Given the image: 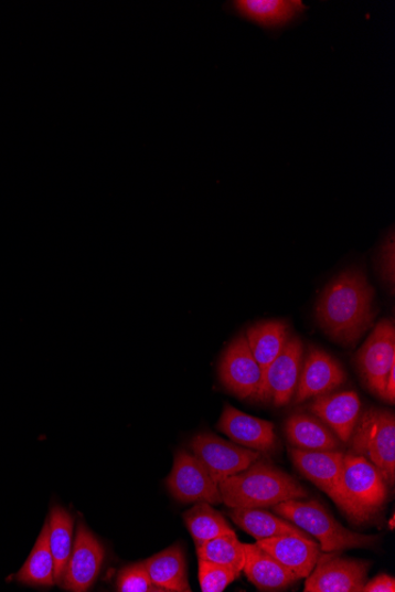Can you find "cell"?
I'll return each instance as SVG.
<instances>
[{
    "mask_svg": "<svg viewBox=\"0 0 395 592\" xmlns=\"http://www.w3.org/2000/svg\"><path fill=\"white\" fill-rule=\"evenodd\" d=\"M217 429L246 448L259 453L275 450L277 438L273 422L245 414L232 404H225Z\"/></svg>",
    "mask_w": 395,
    "mask_h": 592,
    "instance_id": "cell-15",
    "label": "cell"
},
{
    "mask_svg": "<svg viewBox=\"0 0 395 592\" xmlns=\"http://www.w3.org/2000/svg\"><path fill=\"white\" fill-rule=\"evenodd\" d=\"M351 453L372 463L388 486L395 482V416L386 410L369 409L361 413L351 436Z\"/></svg>",
    "mask_w": 395,
    "mask_h": 592,
    "instance_id": "cell-5",
    "label": "cell"
},
{
    "mask_svg": "<svg viewBox=\"0 0 395 592\" xmlns=\"http://www.w3.org/2000/svg\"><path fill=\"white\" fill-rule=\"evenodd\" d=\"M218 486L223 504L232 509H266L279 503L308 497V490L298 480L260 459Z\"/></svg>",
    "mask_w": 395,
    "mask_h": 592,
    "instance_id": "cell-2",
    "label": "cell"
},
{
    "mask_svg": "<svg viewBox=\"0 0 395 592\" xmlns=\"http://www.w3.org/2000/svg\"><path fill=\"white\" fill-rule=\"evenodd\" d=\"M257 545L299 580L309 577L321 556L320 546L310 538L279 536L257 540Z\"/></svg>",
    "mask_w": 395,
    "mask_h": 592,
    "instance_id": "cell-17",
    "label": "cell"
},
{
    "mask_svg": "<svg viewBox=\"0 0 395 592\" xmlns=\"http://www.w3.org/2000/svg\"><path fill=\"white\" fill-rule=\"evenodd\" d=\"M344 370L331 355L318 348H310L295 392V402L302 403L331 394L345 382Z\"/></svg>",
    "mask_w": 395,
    "mask_h": 592,
    "instance_id": "cell-13",
    "label": "cell"
},
{
    "mask_svg": "<svg viewBox=\"0 0 395 592\" xmlns=\"http://www.w3.org/2000/svg\"><path fill=\"white\" fill-rule=\"evenodd\" d=\"M372 563L339 556H324L307 578L306 592H361Z\"/></svg>",
    "mask_w": 395,
    "mask_h": 592,
    "instance_id": "cell-11",
    "label": "cell"
},
{
    "mask_svg": "<svg viewBox=\"0 0 395 592\" xmlns=\"http://www.w3.org/2000/svg\"><path fill=\"white\" fill-rule=\"evenodd\" d=\"M246 578L259 590L266 592L284 591L300 580L257 543L245 545Z\"/></svg>",
    "mask_w": 395,
    "mask_h": 592,
    "instance_id": "cell-18",
    "label": "cell"
},
{
    "mask_svg": "<svg viewBox=\"0 0 395 592\" xmlns=\"http://www.w3.org/2000/svg\"><path fill=\"white\" fill-rule=\"evenodd\" d=\"M387 498L388 485L382 473L364 456L344 454L339 509L362 526L383 511Z\"/></svg>",
    "mask_w": 395,
    "mask_h": 592,
    "instance_id": "cell-3",
    "label": "cell"
},
{
    "mask_svg": "<svg viewBox=\"0 0 395 592\" xmlns=\"http://www.w3.org/2000/svg\"><path fill=\"white\" fill-rule=\"evenodd\" d=\"M289 455L296 468L337 504L344 454L340 451H305L291 447Z\"/></svg>",
    "mask_w": 395,
    "mask_h": 592,
    "instance_id": "cell-14",
    "label": "cell"
},
{
    "mask_svg": "<svg viewBox=\"0 0 395 592\" xmlns=\"http://www.w3.org/2000/svg\"><path fill=\"white\" fill-rule=\"evenodd\" d=\"M117 586L120 592H164L151 580L143 562L124 568L119 573Z\"/></svg>",
    "mask_w": 395,
    "mask_h": 592,
    "instance_id": "cell-29",
    "label": "cell"
},
{
    "mask_svg": "<svg viewBox=\"0 0 395 592\" xmlns=\"http://www.w3.org/2000/svg\"><path fill=\"white\" fill-rule=\"evenodd\" d=\"M185 526L195 547L218 536L235 532L221 512L209 503H198L184 514Z\"/></svg>",
    "mask_w": 395,
    "mask_h": 592,
    "instance_id": "cell-26",
    "label": "cell"
},
{
    "mask_svg": "<svg viewBox=\"0 0 395 592\" xmlns=\"http://www.w3.org/2000/svg\"><path fill=\"white\" fill-rule=\"evenodd\" d=\"M218 374L229 393L241 400H257L263 376L245 335L238 336L223 352Z\"/></svg>",
    "mask_w": 395,
    "mask_h": 592,
    "instance_id": "cell-9",
    "label": "cell"
},
{
    "mask_svg": "<svg viewBox=\"0 0 395 592\" xmlns=\"http://www.w3.org/2000/svg\"><path fill=\"white\" fill-rule=\"evenodd\" d=\"M198 561H200L198 563V578H200L203 592H223L241 577L232 568L201 560Z\"/></svg>",
    "mask_w": 395,
    "mask_h": 592,
    "instance_id": "cell-28",
    "label": "cell"
},
{
    "mask_svg": "<svg viewBox=\"0 0 395 592\" xmlns=\"http://www.w3.org/2000/svg\"><path fill=\"white\" fill-rule=\"evenodd\" d=\"M359 374L370 391L383 398L386 380L395 367V328L389 319L378 324L355 355Z\"/></svg>",
    "mask_w": 395,
    "mask_h": 592,
    "instance_id": "cell-6",
    "label": "cell"
},
{
    "mask_svg": "<svg viewBox=\"0 0 395 592\" xmlns=\"http://www.w3.org/2000/svg\"><path fill=\"white\" fill-rule=\"evenodd\" d=\"M286 435L292 448L305 451H339L340 438L324 422L296 413L286 422Z\"/></svg>",
    "mask_w": 395,
    "mask_h": 592,
    "instance_id": "cell-21",
    "label": "cell"
},
{
    "mask_svg": "<svg viewBox=\"0 0 395 592\" xmlns=\"http://www.w3.org/2000/svg\"><path fill=\"white\" fill-rule=\"evenodd\" d=\"M233 8L244 20L267 30L282 29L306 11L300 0H238Z\"/></svg>",
    "mask_w": 395,
    "mask_h": 592,
    "instance_id": "cell-19",
    "label": "cell"
},
{
    "mask_svg": "<svg viewBox=\"0 0 395 592\" xmlns=\"http://www.w3.org/2000/svg\"><path fill=\"white\" fill-rule=\"evenodd\" d=\"M192 454L217 484L252 466L260 453L239 447L212 433L196 434L190 444Z\"/></svg>",
    "mask_w": 395,
    "mask_h": 592,
    "instance_id": "cell-7",
    "label": "cell"
},
{
    "mask_svg": "<svg viewBox=\"0 0 395 592\" xmlns=\"http://www.w3.org/2000/svg\"><path fill=\"white\" fill-rule=\"evenodd\" d=\"M198 560L232 568L241 574L245 564V545L235 532L225 533L196 547Z\"/></svg>",
    "mask_w": 395,
    "mask_h": 592,
    "instance_id": "cell-27",
    "label": "cell"
},
{
    "mask_svg": "<svg viewBox=\"0 0 395 592\" xmlns=\"http://www.w3.org/2000/svg\"><path fill=\"white\" fill-rule=\"evenodd\" d=\"M151 580L164 592H191L183 548L174 545L143 562Z\"/></svg>",
    "mask_w": 395,
    "mask_h": 592,
    "instance_id": "cell-20",
    "label": "cell"
},
{
    "mask_svg": "<svg viewBox=\"0 0 395 592\" xmlns=\"http://www.w3.org/2000/svg\"><path fill=\"white\" fill-rule=\"evenodd\" d=\"M167 485L172 497L180 503L223 504L218 484L206 467L185 450L175 453Z\"/></svg>",
    "mask_w": 395,
    "mask_h": 592,
    "instance_id": "cell-8",
    "label": "cell"
},
{
    "mask_svg": "<svg viewBox=\"0 0 395 592\" xmlns=\"http://www.w3.org/2000/svg\"><path fill=\"white\" fill-rule=\"evenodd\" d=\"M228 516L237 527L256 540L279 536L309 538L295 524L263 509H233Z\"/></svg>",
    "mask_w": 395,
    "mask_h": 592,
    "instance_id": "cell-23",
    "label": "cell"
},
{
    "mask_svg": "<svg viewBox=\"0 0 395 592\" xmlns=\"http://www.w3.org/2000/svg\"><path fill=\"white\" fill-rule=\"evenodd\" d=\"M383 400L386 402L394 404L395 401V367L391 370V373L386 380Z\"/></svg>",
    "mask_w": 395,
    "mask_h": 592,
    "instance_id": "cell-32",
    "label": "cell"
},
{
    "mask_svg": "<svg viewBox=\"0 0 395 592\" xmlns=\"http://www.w3.org/2000/svg\"><path fill=\"white\" fill-rule=\"evenodd\" d=\"M104 560L105 548L85 524L79 522L61 586L74 592L88 591L100 574Z\"/></svg>",
    "mask_w": 395,
    "mask_h": 592,
    "instance_id": "cell-12",
    "label": "cell"
},
{
    "mask_svg": "<svg viewBox=\"0 0 395 592\" xmlns=\"http://www.w3.org/2000/svg\"><path fill=\"white\" fill-rule=\"evenodd\" d=\"M49 545L54 558L55 582L61 585L73 550L74 518L63 507L54 506L49 515Z\"/></svg>",
    "mask_w": 395,
    "mask_h": 592,
    "instance_id": "cell-24",
    "label": "cell"
},
{
    "mask_svg": "<svg viewBox=\"0 0 395 592\" xmlns=\"http://www.w3.org/2000/svg\"><path fill=\"white\" fill-rule=\"evenodd\" d=\"M273 510L314 536L320 541L321 550L327 553L372 548L378 541L377 536L362 535L343 528L317 500L291 499L273 506Z\"/></svg>",
    "mask_w": 395,
    "mask_h": 592,
    "instance_id": "cell-4",
    "label": "cell"
},
{
    "mask_svg": "<svg viewBox=\"0 0 395 592\" xmlns=\"http://www.w3.org/2000/svg\"><path fill=\"white\" fill-rule=\"evenodd\" d=\"M395 581L388 574L383 573L366 582L361 592H394Z\"/></svg>",
    "mask_w": 395,
    "mask_h": 592,
    "instance_id": "cell-31",
    "label": "cell"
},
{
    "mask_svg": "<svg viewBox=\"0 0 395 592\" xmlns=\"http://www.w3.org/2000/svg\"><path fill=\"white\" fill-rule=\"evenodd\" d=\"M374 290L359 268H349L329 282L317 307L322 330L344 347H353L372 326Z\"/></svg>",
    "mask_w": 395,
    "mask_h": 592,
    "instance_id": "cell-1",
    "label": "cell"
},
{
    "mask_svg": "<svg viewBox=\"0 0 395 592\" xmlns=\"http://www.w3.org/2000/svg\"><path fill=\"white\" fill-rule=\"evenodd\" d=\"M382 271L384 278L391 285H394V233H391L389 239L386 240L381 252Z\"/></svg>",
    "mask_w": 395,
    "mask_h": 592,
    "instance_id": "cell-30",
    "label": "cell"
},
{
    "mask_svg": "<svg viewBox=\"0 0 395 592\" xmlns=\"http://www.w3.org/2000/svg\"><path fill=\"white\" fill-rule=\"evenodd\" d=\"M302 359V341L298 336L289 337L286 347L263 377L257 401H271L277 408L290 403L298 388Z\"/></svg>",
    "mask_w": 395,
    "mask_h": 592,
    "instance_id": "cell-10",
    "label": "cell"
},
{
    "mask_svg": "<svg viewBox=\"0 0 395 592\" xmlns=\"http://www.w3.org/2000/svg\"><path fill=\"white\" fill-rule=\"evenodd\" d=\"M361 408L355 392H342L318 397L308 409L335 433L341 443L348 444L361 415Z\"/></svg>",
    "mask_w": 395,
    "mask_h": 592,
    "instance_id": "cell-16",
    "label": "cell"
},
{
    "mask_svg": "<svg viewBox=\"0 0 395 592\" xmlns=\"http://www.w3.org/2000/svg\"><path fill=\"white\" fill-rule=\"evenodd\" d=\"M246 341L265 377L270 364L281 353L289 338L288 326L284 320H265L246 331Z\"/></svg>",
    "mask_w": 395,
    "mask_h": 592,
    "instance_id": "cell-22",
    "label": "cell"
},
{
    "mask_svg": "<svg viewBox=\"0 0 395 592\" xmlns=\"http://www.w3.org/2000/svg\"><path fill=\"white\" fill-rule=\"evenodd\" d=\"M15 581L29 586H53L54 577V558L49 545V524L47 520L38 538L35 548L32 549L25 564L15 574Z\"/></svg>",
    "mask_w": 395,
    "mask_h": 592,
    "instance_id": "cell-25",
    "label": "cell"
}]
</instances>
